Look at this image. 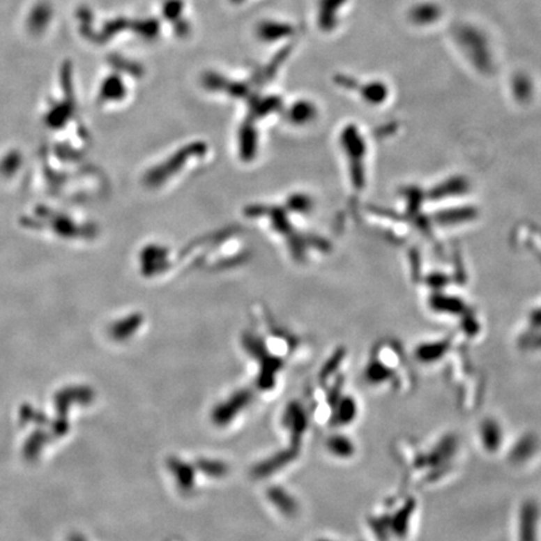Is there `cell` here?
Instances as JSON below:
<instances>
[{
	"label": "cell",
	"mask_w": 541,
	"mask_h": 541,
	"mask_svg": "<svg viewBox=\"0 0 541 541\" xmlns=\"http://www.w3.org/2000/svg\"><path fill=\"white\" fill-rule=\"evenodd\" d=\"M456 43L479 68H489L492 61L489 40L482 31L473 25L462 24L455 29Z\"/></svg>",
	"instance_id": "6da1fadb"
},
{
	"label": "cell",
	"mask_w": 541,
	"mask_h": 541,
	"mask_svg": "<svg viewBox=\"0 0 541 541\" xmlns=\"http://www.w3.org/2000/svg\"><path fill=\"white\" fill-rule=\"evenodd\" d=\"M441 14V8L436 3H420L410 9L409 18L413 24L430 25L436 23Z\"/></svg>",
	"instance_id": "7a4b0ae2"
},
{
	"label": "cell",
	"mask_w": 541,
	"mask_h": 541,
	"mask_svg": "<svg viewBox=\"0 0 541 541\" xmlns=\"http://www.w3.org/2000/svg\"><path fill=\"white\" fill-rule=\"evenodd\" d=\"M347 0H321L319 8V23L323 31H333L337 25V12Z\"/></svg>",
	"instance_id": "3957f363"
}]
</instances>
